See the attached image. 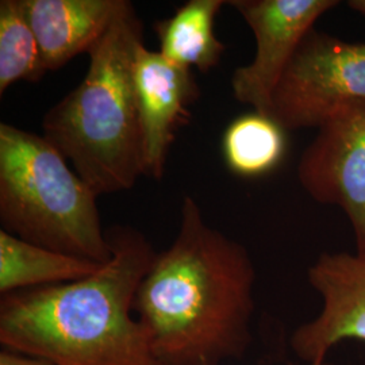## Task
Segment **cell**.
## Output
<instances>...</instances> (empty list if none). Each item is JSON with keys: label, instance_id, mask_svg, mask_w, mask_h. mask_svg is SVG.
<instances>
[{"label": "cell", "instance_id": "cell-16", "mask_svg": "<svg viewBox=\"0 0 365 365\" xmlns=\"http://www.w3.org/2000/svg\"><path fill=\"white\" fill-rule=\"evenodd\" d=\"M348 6L352 9L353 11L365 16V0H351L348 1Z\"/></svg>", "mask_w": 365, "mask_h": 365}, {"label": "cell", "instance_id": "cell-13", "mask_svg": "<svg viewBox=\"0 0 365 365\" xmlns=\"http://www.w3.org/2000/svg\"><path fill=\"white\" fill-rule=\"evenodd\" d=\"M286 133L276 119L255 110L235 118L222 135V157L226 167L247 179L271 173L286 155Z\"/></svg>", "mask_w": 365, "mask_h": 365}, {"label": "cell", "instance_id": "cell-3", "mask_svg": "<svg viewBox=\"0 0 365 365\" xmlns=\"http://www.w3.org/2000/svg\"><path fill=\"white\" fill-rule=\"evenodd\" d=\"M143 43V22L126 0L88 52L84 78L42 120L45 140L96 196L131 190L145 176L143 129L133 83L135 53Z\"/></svg>", "mask_w": 365, "mask_h": 365}, {"label": "cell", "instance_id": "cell-12", "mask_svg": "<svg viewBox=\"0 0 365 365\" xmlns=\"http://www.w3.org/2000/svg\"><path fill=\"white\" fill-rule=\"evenodd\" d=\"M101 267L102 264L58 253L0 230L1 295L81 280Z\"/></svg>", "mask_w": 365, "mask_h": 365}, {"label": "cell", "instance_id": "cell-6", "mask_svg": "<svg viewBox=\"0 0 365 365\" xmlns=\"http://www.w3.org/2000/svg\"><path fill=\"white\" fill-rule=\"evenodd\" d=\"M252 30L253 60L237 68L230 80L235 101L269 115L274 90L317 21L337 0H233L227 1Z\"/></svg>", "mask_w": 365, "mask_h": 365}, {"label": "cell", "instance_id": "cell-17", "mask_svg": "<svg viewBox=\"0 0 365 365\" xmlns=\"http://www.w3.org/2000/svg\"><path fill=\"white\" fill-rule=\"evenodd\" d=\"M309 365H333L330 364L327 360H325V361H317V363H313V364H309Z\"/></svg>", "mask_w": 365, "mask_h": 365}, {"label": "cell", "instance_id": "cell-9", "mask_svg": "<svg viewBox=\"0 0 365 365\" xmlns=\"http://www.w3.org/2000/svg\"><path fill=\"white\" fill-rule=\"evenodd\" d=\"M133 83L144 141L145 176L161 180L179 128L191 119L200 96L192 69L173 64L158 51L140 45Z\"/></svg>", "mask_w": 365, "mask_h": 365}, {"label": "cell", "instance_id": "cell-8", "mask_svg": "<svg viewBox=\"0 0 365 365\" xmlns=\"http://www.w3.org/2000/svg\"><path fill=\"white\" fill-rule=\"evenodd\" d=\"M310 286L322 298V310L297 327L289 346L302 361H325L344 341L365 342V256L322 253L307 271Z\"/></svg>", "mask_w": 365, "mask_h": 365}, {"label": "cell", "instance_id": "cell-15", "mask_svg": "<svg viewBox=\"0 0 365 365\" xmlns=\"http://www.w3.org/2000/svg\"><path fill=\"white\" fill-rule=\"evenodd\" d=\"M0 365H57L51 360L30 356L25 353L15 352L3 348L0 352Z\"/></svg>", "mask_w": 365, "mask_h": 365}, {"label": "cell", "instance_id": "cell-7", "mask_svg": "<svg viewBox=\"0 0 365 365\" xmlns=\"http://www.w3.org/2000/svg\"><path fill=\"white\" fill-rule=\"evenodd\" d=\"M302 188L346 214L356 253L365 256V102L344 106L318 128L298 163Z\"/></svg>", "mask_w": 365, "mask_h": 365}, {"label": "cell", "instance_id": "cell-1", "mask_svg": "<svg viewBox=\"0 0 365 365\" xmlns=\"http://www.w3.org/2000/svg\"><path fill=\"white\" fill-rule=\"evenodd\" d=\"M256 268L248 250L211 227L191 195L170 248L156 253L134 299L160 365H220L252 344Z\"/></svg>", "mask_w": 365, "mask_h": 365}, {"label": "cell", "instance_id": "cell-10", "mask_svg": "<svg viewBox=\"0 0 365 365\" xmlns=\"http://www.w3.org/2000/svg\"><path fill=\"white\" fill-rule=\"evenodd\" d=\"M126 0H22L46 72L91 51Z\"/></svg>", "mask_w": 365, "mask_h": 365}, {"label": "cell", "instance_id": "cell-2", "mask_svg": "<svg viewBox=\"0 0 365 365\" xmlns=\"http://www.w3.org/2000/svg\"><path fill=\"white\" fill-rule=\"evenodd\" d=\"M106 235L113 257L98 272L1 295L3 348L57 365H160L133 315L156 252L130 226L118 225Z\"/></svg>", "mask_w": 365, "mask_h": 365}, {"label": "cell", "instance_id": "cell-11", "mask_svg": "<svg viewBox=\"0 0 365 365\" xmlns=\"http://www.w3.org/2000/svg\"><path fill=\"white\" fill-rule=\"evenodd\" d=\"M225 4L223 0H188L170 18L158 21V52L176 66L207 73L226 51L215 34V19Z\"/></svg>", "mask_w": 365, "mask_h": 365}, {"label": "cell", "instance_id": "cell-14", "mask_svg": "<svg viewBox=\"0 0 365 365\" xmlns=\"http://www.w3.org/2000/svg\"><path fill=\"white\" fill-rule=\"evenodd\" d=\"M46 69L22 0L0 1V95L18 81L37 83Z\"/></svg>", "mask_w": 365, "mask_h": 365}, {"label": "cell", "instance_id": "cell-5", "mask_svg": "<svg viewBox=\"0 0 365 365\" xmlns=\"http://www.w3.org/2000/svg\"><path fill=\"white\" fill-rule=\"evenodd\" d=\"M357 102H365V43L314 29L276 87L269 115L287 131L318 129Z\"/></svg>", "mask_w": 365, "mask_h": 365}, {"label": "cell", "instance_id": "cell-4", "mask_svg": "<svg viewBox=\"0 0 365 365\" xmlns=\"http://www.w3.org/2000/svg\"><path fill=\"white\" fill-rule=\"evenodd\" d=\"M96 197L43 135L0 123L1 230L103 265L113 252Z\"/></svg>", "mask_w": 365, "mask_h": 365}]
</instances>
